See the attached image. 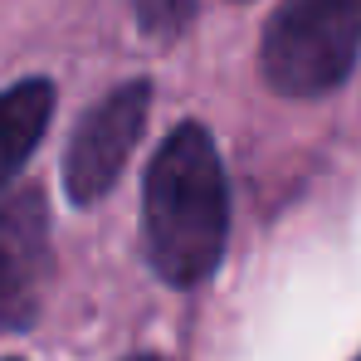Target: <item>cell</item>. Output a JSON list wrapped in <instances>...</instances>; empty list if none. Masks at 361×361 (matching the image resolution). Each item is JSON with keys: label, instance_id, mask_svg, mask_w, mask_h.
<instances>
[{"label": "cell", "instance_id": "1", "mask_svg": "<svg viewBox=\"0 0 361 361\" xmlns=\"http://www.w3.org/2000/svg\"><path fill=\"white\" fill-rule=\"evenodd\" d=\"M230 235V190H225V166L200 122H180L161 142L147 190H142V240L152 269L190 288L215 274Z\"/></svg>", "mask_w": 361, "mask_h": 361}, {"label": "cell", "instance_id": "2", "mask_svg": "<svg viewBox=\"0 0 361 361\" xmlns=\"http://www.w3.org/2000/svg\"><path fill=\"white\" fill-rule=\"evenodd\" d=\"M361 54V0H283L264 25L259 68L283 98H322Z\"/></svg>", "mask_w": 361, "mask_h": 361}, {"label": "cell", "instance_id": "3", "mask_svg": "<svg viewBox=\"0 0 361 361\" xmlns=\"http://www.w3.org/2000/svg\"><path fill=\"white\" fill-rule=\"evenodd\" d=\"M147 103H152L147 83H122L118 93H108L83 118V127L73 132L68 157H63V185L78 205H93L113 190V180L122 176V166H127V157L142 137Z\"/></svg>", "mask_w": 361, "mask_h": 361}, {"label": "cell", "instance_id": "4", "mask_svg": "<svg viewBox=\"0 0 361 361\" xmlns=\"http://www.w3.org/2000/svg\"><path fill=\"white\" fill-rule=\"evenodd\" d=\"M44 230H49L44 210L30 190L0 200V327L10 332L30 327L44 298V279H49Z\"/></svg>", "mask_w": 361, "mask_h": 361}, {"label": "cell", "instance_id": "5", "mask_svg": "<svg viewBox=\"0 0 361 361\" xmlns=\"http://www.w3.org/2000/svg\"><path fill=\"white\" fill-rule=\"evenodd\" d=\"M49 118H54V83L49 78H25V83L0 93V190L20 176V166L39 147Z\"/></svg>", "mask_w": 361, "mask_h": 361}, {"label": "cell", "instance_id": "6", "mask_svg": "<svg viewBox=\"0 0 361 361\" xmlns=\"http://www.w3.org/2000/svg\"><path fill=\"white\" fill-rule=\"evenodd\" d=\"M142 10V25L152 30V35H176V30H185L190 25V15H195V0H142L137 5Z\"/></svg>", "mask_w": 361, "mask_h": 361}, {"label": "cell", "instance_id": "7", "mask_svg": "<svg viewBox=\"0 0 361 361\" xmlns=\"http://www.w3.org/2000/svg\"><path fill=\"white\" fill-rule=\"evenodd\" d=\"M137 361H157V357H137Z\"/></svg>", "mask_w": 361, "mask_h": 361}]
</instances>
